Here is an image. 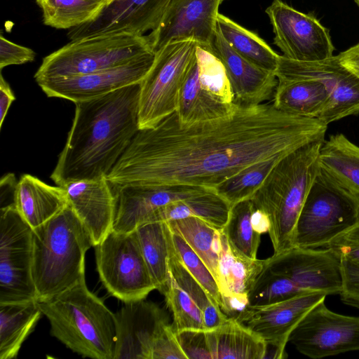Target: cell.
<instances>
[{"instance_id": "6da1fadb", "label": "cell", "mask_w": 359, "mask_h": 359, "mask_svg": "<svg viewBox=\"0 0 359 359\" xmlns=\"http://www.w3.org/2000/svg\"><path fill=\"white\" fill-rule=\"evenodd\" d=\"M327 125L277 109L238 104L231 116L189 126L176 113L140 130L106 177L111 185L191 186L215 190L243 169L282 158L325 139Z\"/></svg>"}, {"instance_id": "7a4b0ae2", "label": "cell", "mask_w": 359, "mask_h": 359, "mask_svg": "<svg viewBox=\"0 0 359 359\" xmlns=\"http://www.w3.org/2000/svg\"><path fill=\"white\" fill-rule=\"evenodd\" d=\"M140 83L75 104L72 125L50 175L57 185L107 177L140 130Z\"/></svg>"}, {"instance_id": "3957f363", "label": "cell", "mask_w": 359, "mask_h": 359, "mask_svg": "<svg viewBox=\"0 0 359 359\" xmlns=\"http://www.w3.org/2000/svg\"><path fill=\"white\" fill-rule=\"evenodd\" d=\"M91 235L68 203L33 229L32 278L37 301L49 299L85 279Z\"/></svg>"}, {"instance_id": "277c9868", "label": "cell", "mask_w": 359, "mask_h": 359, "mask_svg": "<svg viewBox=\"0 0 359 359\" xmlns=\"http://www.w3.org/2000/svg\"><path fill=\"white\" fill-rule=\"evenodd\" d=\"M324 140L309 142L281 158L250 199L268 217L273 254L292 248L299 215L320 169Z\"/></svg>"}, {"instance_id": "5b68a950", "label": "cell", "mask_w": 359, "mask_h": 359, "mask_svg": "<svg viewBox=\"0 0 359 359\" xmlns=\"http://www.w3.org/2000/svg\"><path fill=\"white\" fill-rule=\"evenodd\" d=\"M38 304L51 335L71 351L93 359H114L115 314L88 290L86 279Z\"/></svg>"}, {"instance_id": "8992f818", "label": "cell", "mask_w": 359, "mask_h": 359, "mask_svg": "<svg viewBox=\"0 0 359 359\" xmlns=\"http://www.w3.org/2000/svg\"><path fill=\"white\" fill-rule=\"evenodd\" d=\"M154 52L146 35H98L70 41L43 57L34 77L46 79L83 75L110 69Z\"/></svg>"}, {"instance_id": "52a82bcc", "label": "cell", "mask_w": 359, "mask_h": 359, "mask_svg": "<svg viewBox=\"0 0 359 359\" xmlns=\"http://www.w3.org/2000/svg\"><path fill=\"white\" fill-rule=\"evenodd\" d=\"M359 222V199L320 168L299 215L292 247L324 248Z\"/></svg>"}, {"instance_id": "ba28073f", "label": "cell", "mask_w": 359, "mask_h": 359, "mask_svg": "<svg viewBox=\"0 0 359 359\" xmlns=\"http://www.w3.org/2000/svg\"><path fill=\"white\" fill-rule=\"evenodd\" d=\"M197 46L194 40L175 41L155 52L153 65L140 83V130L153 128L175 112Z\"/></svg>"}, {"instance_id": "9c48e42d", "label": "cell", "mask_w": 359, "mask_h": 359, "mask_svg": "<svg viewBox=\"0 0 359 359\" xmlns=\"http://www.w3.org/2000/svg\"><path fill=\"white\" fill-rule=\"evenodd\" d=\"M94 248L100 279L111 295L124 303L156 290L135 231L111 230Z\"/></svg>"}, {"instance_id": "30bf717a", "label": "cell", "mask_w": 359, "mask_h": 359, "mask_svg": "<svg viewBox=\"0 0 359 359\" xmlns=\"http://www.w3.org/2000/svg\"><path fill=\"white\" fill-rule=\"evenodd\" d=\"M33 229L11 203L0 210V303L36 300Z\"/></svg>"}, {"instance_id": "8fae6325", "label": "cell", "mask_w": 359, "mask_h": 359, "mask_svg": "<svg viewBox=\"0 0 359 359\" xmlns=\"http://www.w3.org/2000/svg\"><path fill=\"white\" fill-rule=\"evenodd\" d=\"M275 74L278 80L322 82L330 100L318 119L327 125L359 114V79L341 64L338 55L317 62H299L280 55Z\"/></svg>"}, {"instance_id": "7c38bea8", "label": "cell", "mask_w": 359, "mask_h": 359, "mask_svg": "<svg viewBox=\"0 0 359 359\" xmlns=\"http://www.w3.org/2000/svg\"><path fill=\"white\" fill-rule=\"evenodd\" d=\"M288 342L313 359L359 351V317L334 313L323 301L297 325Z\"/></svg>"}, {"instance_id": "4fadbf2b", "label": "cell", "mask_w": 359, "mask_h": 359, "mask_svg": "<svg viewBox=\"0 0 359 359\" xmlns=\"http://www.w3.org/2000/svg\"><path fill=\"white\" fill-rule=\"evenodd\" d=\"M274 34L273 43L283 56L299 62H317L333 56L329 30L313 15L300 12L281 0L266 9Z\"/></svg>"}, {"instance_id": "5bb4252c", "label": "cell", "mask_w": 359, "mask_h": 359, "mask_svg": "<svg viewBox=\"0 0 359 359\" xmlns=\"http://www.w3.org/2000/svg\"><path fill=\"white\" fill-rule=\"evenodd\" d=\"M264 266L308 292L339 294L342 289L341 257L328 248L292 247L265 259Z\"/></svg>"}, {"instance_id": "9a60e30c", "label": "cell", "mask_w": 359, "mask_h": 359, "mask_svg": "<svg viewBox=\"0 0 359 359\" xmlns=\"http://www.w3.org/2000/svg\"><path fill=\"white\" fill-rule=\"evenodd\" d=\"M154 58L155 53L151 52L110 69L74 76L42 80L37 83L48 97L76 103L140 83L149 71Z\"/></svg>"}, {"instance_id": "2e32d148", "label": "cell", "mask_w": 359, "mask_h": 359, "mask_svg": "<svg viewBox=\"0 0 359 359\" xmlns=\"http://www.w3.org/2000/svg\"><path fill=\"white\" fill-rule=\"evenodd\" d=\"M114 314V359H151L155 343L172 327L165 311L145 299L124 302Z\"/></svg>"}, {"instance_id": "e0dca14e", "label": "cell", "mask_w": 359, "mask_h": 359, "mask_svg": "<svg viewBox=\"0 0 359 359\" xmlns=\"http://www.w3.org/2000/svg\"><path fill=\"white\" fill-rule=\"evenodd\" d=\"M225 0H170L157 28L146 34L154 50L181 40H194L209 49L217 28L220 4Z\"/></svg>"}, {"instance_id": "ac0fdd59", "label": "cell", "mask_w": 359, "mask_h": 359, "mask_svg": "<svg viewBox=\"0 0 359 359\" xmlns=\"http://www.w3.org/2000/svg\"><path fill=\"white\" fill-rule=\"evenodd\" d=\"M326 296L321 292H307L265 306H247L233 317L271 347L269 358H284L287 357L285 346L292 331L314 306L325 301Z\"/></svg>"}, {"instance_id": "d6986e66", "label": "cell", "mask_w": 359, "mask_h": 359, "mask_svg": "<svg viewBox=\"0 0 359 359\" xmlns=\"http://www.w3.org/2000/svg\"><path fill=\"white\" fill-rule=\"evenodd\" d=\"M170 0H114L94 20L69 29L71 41L98 35H146L158 26Z\"/></svg>"}, {"instance_id": "ffe728a7", "label": "cell", "mask_w": 359, "mask_h": 359, "mask_svg": "<svg viewBox=\"0 0 359 359\" xmlns=\"http://www.w3.org/2000/svg\"><path fill=\"white\" fill-rule=\"evenodd\" d=\"M116 208L112 230L134 231L149 222L161 208L175 201L213 190L191 186H149L126 184L116 185Z\"/></svg>"}, {"instance_id": "44dd1931", "label": "cell", "mask_w": 359, "mask_h": 359, "mask_svg": "<svg viewBox=\"0 0 359 359\" xmlns=\"http://www.w3.org/2000/svg\"><path fill=\"white\" fill-rule=\"evenodd\" d=\"M208 50L223 64L236 103L258 105L272 96L278 83L275 74L259 68L238 54L217 28Z\"/></svg>"}, {"instance_id": "7402d4cb", "label": "cell", "mask_w": 359, "mask_h": 359, "mask_svg": "<svg viewBox=\"0 0 359 359\" xmlns=\"http://www.w3.org/2000/svg\"><path fill=\"white\" fill-rule=\"evenodd\" d=\"M61 187L68 203L91 235L95 246L113 229L116 199L111 184L103 177L72 181Z\"/></svg>"}, {"instance_id": "603a6c76", "label": "cell", "mask_w": 359, "mask_h": 359, "mask_svg": "<svg viewBox=\"0 0 359 359\" xmlns=\"http://www.w3.org/2000/svg\"><path fill=\"white\" fill-rule=\"evenodd\" d=\"M217 285L222 299V311L236 316L248 306V294L262 270L264 259H250L238 254L220 231Z\"/></svg>"}, {"instance_id": "cb8c5ba5", "label": "cell", "mask_w": 359, "mask_h": 359, "mask_svg": "<svg viewBox=\"0 0 359 359\" xmlns=\"http://www.w3.org/2000/svg\"><path fill=\"white\" fill-rule=\"evenodd\" d=\"M13 203L34 229L60 212L68 201L62 187L50 186L33 175L25 174L18 181Z\"/></svg>"}, {"instance_id": "d4e9b609", "label": "cell", "mask_w": 359, "mask_h": 359, "mask_svg": "<svg viewBox=\"0 0 359 359\" xmlns=\"http://www.w3.org/2000/svg\"><path fill=\"white\" fill-rule=\"evenodd\" d=\"M238 106L236 102H222L201 86L195 55L179 95L175 111L179 124L189 126L227 117L236 111Z\"/></svg>"}, {"instance_id": "484cf974", "label": "cell", "mask_w": 359, "mask_h": 359, "mask_svg": "<svg viewBox=\"0 0 359 359\" xmlns=\"http://www.w3.org/2000/svg\"><path fill=\"white\" fill-rule=\"evenodd\" d=\"M210 359L266 358L268 346L257 334L231 316L219 327L205 330Z\"/></svg>"}, {"instance_id": "4316f807", "label": "cell", "mask_w": 359, "mask_h": 359, "mask_svg": "<svg viewBox=\"0 0 359 359\" xmlns=\"http://www.w3.org/2000/svg\"><path fill=\"white\" fill-rule=\"evenodd\" d=\"M329 100L326 86L317 80H278L273 104L287 114L318 118Z\"/></svg>"}, {"instance_id": "83f0119b", "label": "cell", "mask_w": 359, "mask_h": 359, "mask_svg": "<svg viewBox=\"0 0 359 359\" xmlns=\"http://www.w3.org/2000/svg\"><path fill=\"white\" fill-rule=\"evenodd\" d=\"M319 166L327 175L359 199V147L344 134L324 140Z\"/></svg>"}, {"instance_id": "f1b7e54d", "label": "cell", "mask_w": 359, "mask_h": 359, "mask_svg": "<svg viewBox=\"0 0 359 359\" xmlns=\"http://www.w3.org/2000/svg\"><path fill=\"white\" fill-rule=\"evenodd\" d=\"M43 315L38 301L0 303V359H13Z\"/></svg>"}, {"instance_id": "f546056e", "label": "cell", "mask_w": 359, "mask_h": 359, "mask_svg": "<svg viewBox=\"0 0 359 359\" xmlns=\"http://www.w3.org/2000/svg\"><path fill=\"white\" fill-rule=\"evenodd\" d=\"M135 231L156 290L163 294L170 279L172 238L168 224L164 221L149 222Z\"/></svg>"}, {"instance_id": "4dcf8cb0", "label": "cell", "mask_w": 359, "mask_h": 359, "mask_svg": "<svg viewBox=\"0 0 359 359\" xmlns=\"http://www.w3.org/2000/svg\"><path fill=\"white\" fill-rule=\"evenodd\" d=\"M231 205L215 190L170 203L156 210L149 222H170L196 217L221 231L225 226Z\"/></svg>"}, {"instance_id": "1f68e13d", "label": "cell", "mask_w": 359, "mask_h": 359, "mask_svg": "<svg viewBox=\"0 0 359 359\" xmlns=\"http://www.w3.org/2000/svg\"><path fill=\"white\" fill-rule=\"evenodd\" d=\"M217 28L238 54L259 68L275 74L280 55L257 34L221 13L217 18Z\"/></svg>"}, {"instance_id": "d6a6232c", "label": "cell", "mask_w": 359, "mask_h": 359, "mask_svg": "<svg viewBox=\"0 0 359 359\" xmlns=\"http://www.w3.org/2000/svg\"><path fill=\"white\" fill-rule=\"evenodd\" d=\"M44 25L70 29L90 22L114 0H34Z\"/></svg>"}, {"instance_id": "836d02e7", "label": "cell", "mask_w": 359, "mask_h": 359, "mask_svg": "<svg viewBox=\"0 0 359 359\" xmlns=\"http://www.w3.org/2000/svg\"><path fill=\"white\" fill-rule=\"evenodd\" d=\"M167 223L170 229L180 234L203 261L217 281L220 231L196 217H188Z\"/></svg>"}, {"instance_id": "e575fe53", "label": "cell", "mask_w": 359, "mask_h": 359, "mask_svg": "<svg viewBox=\"0 0 359 359\" xmlns=\"http://www.w3.org/2000/svg\"><path fill=\"white\" fill-rule=\"evenodd\" d=\"M253 211L250 199L232 205L229 219L221 230L233 250L250 259H257L262 235L253 227Z\"/></svg>"}, {"instance_id": "d590c367", "label": "cell", "mask_w": 359, "mask_h": 359, "mask_svg": "<svg viewBox=\"0 0 359 359\" xmlns=\"http://www.w3.org/2000/svg\"><path fill=\"white\" fill-rule=\"evenodd\" d=\"M169 272L170 277L201 309L205 330L217 328L228 318L229 316L222 311L177 258L173 249L172 243L169 258Z\"/></svg>"}, {"instance_id": "8d00e7d4", "label": "cell", "mask_w": 359, "mask_h": 359, "mask_svg": "<svg viewBox=\"0 0 359 359\" xmlns=\"http://www.w3.org/2000/svg\"><path fill=\"white\" fill-rule=\"evenodd\" d=\"M280 159L274 158L249 165L219 184L215 191L231 206L251 199Z\"/></svg>"}, {"instance_id": "74e56055", "label": "cell", "mask_w": 359, "mask_h": 359, "mask_svg": "<svg viewBox=\"0 0 359 359\" xmlns=\"http://www.w3.org/2000/svg\"><path fill=\"white\" fill-rule=\"evenodd\" d=\"M311 292L295 285L287 278L264 267L248 294V307H262Z\"/></svg>"}, {"instance_id": "f35d334b", "label": "cell", "mask_w": 359, "mask_h": 359, "mask_svg": "<svg viewBox=\"0 0 359 359\" xmlns=\"http://www.w3.org/2000/svg\"><path fill=\"white\" fill-rule=\"evenodd\" d=\"M196 55L201 86L214 96L228 104L234 102V95L225 68L210 50L197 46Z\"/></svg>"}, {"instance_id": "ab89813d", "label": "cell", "mask_w": 359, "mask_h": 359, "mask_svg": "<svg viewBox=\"0 0 359 359\" xmlns=\"http://www.w3.org/2000/svg\"><path fill=\"white\" fill-rule=\"evenodd\" d=\"M163 295L172 314V327L175 332L187 329L205 330L201 309L170 276Z\"/></svg>"}, {"instance_id": "60d3db41", "label": "cell", "mask_w": 359, "mask_h": 359, "mask_svg": "<svg viewBox=\"0 0 359 359\" xmlns=\"http://www.w3.org/2000/svg\"><path fill=\"white\" fill-rule=\"evenodd\" d=\"M170 231L172 246L176 256L222 309V299L215 278L185 240L177 233L171 229Z\"/></svg>"}, {"instance_id": "b9f144b4", "label": "cell", "mask_w": 359, "mask_h": 359, "mask_svg": "<svg viewBox=\"0 0 359 359\" xmlns=\"http://www.w3.org/2000/svg\"><path fill=\"white\" fill-rule=\"evenodd\" d=\"M324 248L332 249L341 258L359 266V222Z\"/></svg>"}, {"instance_id": "7bdbcfd3", "label": "cell", "mask_w": 359, "mask_h": 359, "mask_svg": "<svg viewBox=\"0 0 359 359\" xmlns=\"http://www.w3.org/2000/svg\"><path fill=\"white\" fill-rule=\"evenodd\" d=\"M343 283L341 301L359 309V266L341 258Z\"/></svg>"}, {"instance_id": "ee69618b", "label": "cell", "mask_w": 359, "mask_h": 359, "mask_svg": "<svg viewBox=\"0 0 359 359\" xmlns=\"http://www.w3.org/2000/svg\"><path fill=\"white\" fill-rule=\"evenodd\" d=\"M35 52L27 47L13 43L1 34L0 36V69L14 65H22L34 60Z\"/></svg>"}, {"instance_id": "f6af8a7d", "label": "cell", "mask_w": 359, "mask_h": 359, "mask_svg": "<svg viewBox=\"0 0 359 359\" xmlns=\"http://www.w3.org/2000/svg\"><path fill=\"white\" fill-rule=\"evenodd\" d=\"M15 100V97L8 83L1 74L0 76V129L6 116L8 111Z\"/></svg>"}, {"instance_id": "bcb514c9", "label": "cell", "mask_w": 359, "mask_h": 359, "mask_svg": "<svg viewBox=\"0 0 359 359\" xmlns=\"http://www.w3.org/2000/svg\"><path fill=\"white\" fill-rule=\"evenodd\" d=\"M341 64L359 79V42L338 55Z\"/></svg>"}, {"instance_id": "7dc6e473", "label": "cell", "mask_w": 359, "mask_h": 359, "mask_svg": "<svg viewBox=\"0 0 359 359\" xmlns=\"http://www.w3.org/2000/svg\"><path fill=\"white\" fill-rule=\"evenodd\" d=\"M252 222L254 229L259 233L268 232L269 222L267 216L261 210L254 207L252 215Z\"/></svg>"}, {"instance_id": "c3c4849f", "label": "cell", "mask_w": 359, "mask_h": 359, "mask_svg": "<svg viewBox=\"0 0 359 359\" xmlns=\"http://www.w3.org/2000/svg\"><path fill=\"white\" fill-rule=\"evenodd\" d=\"M354 1L357 4V5L359 6V0H354Z\"/></svg>"}]
</instances>
